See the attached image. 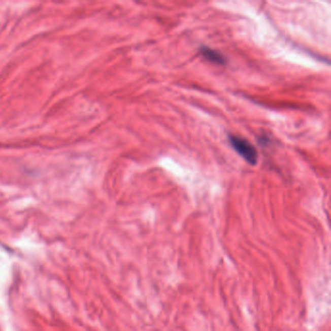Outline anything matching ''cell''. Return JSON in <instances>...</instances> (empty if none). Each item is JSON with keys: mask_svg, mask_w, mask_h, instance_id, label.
<instances>
[{"mask_svg": "<svg viewBox=\"0 0 331 331\" xmlns=\"http://www.w3.org/2000/svg\"><path fill=\"white\" fill-rule=\"evenodd\" d=\"M229 143L231 144L232 148L235 150V152L240 155L241 157L252 164L255 165L257 162V151L247 139H244L242 137L236 136V135H228Z\"/></svg>", "mask_w": 331, "mask_h": 331, "instance_id": "obj_1", "label": "cell"}, {"mask_svg": "<svg viewBox=\"0 0 331 331\" xmlns=\"http://www.w3.org/2000/svg\"><path fill=\"white\" fill-rule=\"evenodd\" d=\"M199 53L207 61H210L211 63L217 64V65H224L226 63V58L224 55L214 49H211L209 47H205V46L201 47L199 49Z\"/></svg>", "mask_w": 331, "mask_h": 331, "instance_id": "obj_2", "label": "cell"}]
</instances>
